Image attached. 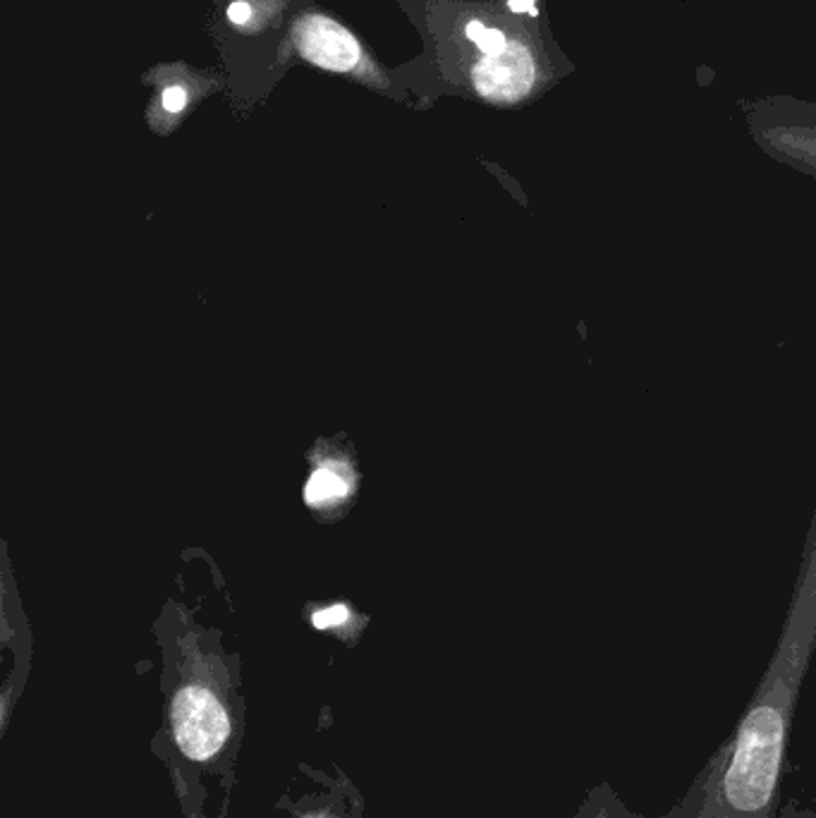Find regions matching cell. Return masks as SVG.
I'll return each mask as SVG.
<instances>
[{
    "label": "cell",
    "mask_w": 816,
    "mask_h": 818,
    "mask_svg": "<svg viewBox=\"0 0 816 818\" xmlns=\"http://www.w3.org/2000/svg\"><path fill=\"white\" fill-rule=\"evenodd\" d=\"M477 46L481 48V53L484 56H499L505 51V48H508V39H505V34L501 29H487L484 39H481Z\"/></svg>",
    "instance_id": "6"
},
{
    "label": "cell",
    "mask_w": 816,
    "mask_h": 818,
    "mask_svg": "<svg viewBox=\"0 0 816 818\" xmlns=\"http://www.w3.org/2000/svg\"><path fill=\"white\" fill-rule=\"evenodd\" d=\"M172 727L180 749L194 761L212 759L230 735L226 711L204 687H188L178 694L172 703Z\"/></svg>",
    "instance_id": "1"
},
{
    "label": "cell",
    "mask_w": 816,
    "mask_h": 818,
    "mask_svg": "<svg viewBox=\"0 0 816 818\" xmlns=\"http://www.w3.org/2000/svg\"><path fill=\"white\" fill-rule=\"evenodd\" d=\"M508 8H511L513 12H517V15H519V12H527V15L537 17V8H535V0H511V3H508Z\"/></svg>",
    "instance_id": "10"
},
{
    "label": "cell",
    "mask_w": 816,
    "mask_h": 818,
    "mask_svg": "<svg viewBox=\"0 0 816 818\" xmlns=\"http://www.w3.org/2000/svg\"><path fill=\"white\" fill-rule=\"evenodd\" d=\"M484 34H487V27H484V24H481L479 20H475V22H469V24H467V39H469V41L479 44L481 39H484Z\"/></svg>",
    "instance_id": "11"
},
{
    "label": "cell",
    "mask_w": 816,
    "mask_h": 818,
    "mask_svg": "<svg viewBox=\"0 0 816 818\" xmlns=\"http://www.w3.org/2000/svg\"><path fill=\"white\" fill-rule=\"evenodd\" d=\"M701 818H733V816H731V811H728V809L723 807V802H721V799H709L707 809H704Z\"/></svg>",
    "instance_id": "9"
},
{
    "label": "cell",
    "mask_w": 816,
    "mask_h": 818,
    "mask_svg": "<svg viewBox=\"0 0 816 818\" xmlns=\"http://www.w3.org/2000/svg\"><path fill=\"white\" fill-rule=\"evenodd\" d=\"M348 617H350V613H348V609H345V605H331V609L319 611L314 615V627L316 629L336 627V625H343Z\"/></svg>",
    "instance_id": "5"
},
{
    "label": "cell",
    "mask_w": 816,
    "mask_h": 818,
    "mask_svg": "<svg viewBox=\"0 0 816 818\" xmlns=\"http://www.w3.org/2000/svg\"><path fill=\"white\" fill-rule=\"evenodd\" d=\"M348 481H345V477H340L336 469H316V472L312 474V479L307 481L304 486V501L309 505H321V503H328V501H336V498H343V495H348Z\"/></svg>",
    "instance_id": "4"
},
{
    "label": "cell",
    "mask_w": 816,
    "mask_h": 818,
    "mask_svg": "<svg viewBox=\"0 0 816 818\" xmlns=\"http://www.w3.org/2000/svg\"><path fill=\"white\" fill-rule=\"evenodd\" d=\"M295 44L314 65L345 72L360 60V46L350 32L326 17H307L295 27Z\"/></svg>",
    "instance_id": "3"
},
{
    "label": "cell",
    "mask_w": 816,
    "mask_h": 818,
    "mask_svg": "<svg viewBox=\"0 0 816 818\" xmlns=\"http://www.w3.org/2000/svg\"><path fill=\"white\" fill-rule=\"evenodd\" d=\"M228 17H230L235 24L250 22V17H252V8H250V3H242V0H238V3H232V5L228 8Z\"/></svg>",
    "instance_id": "8"
},
{
    "label": "cell",
    "mask_w": 816,
    "mask_h": 818,
    "mask_svg": "<svg viewBox=\"0 0 816 818\" xmlns=\"http://www.w3.org/2000/svg\"><path fill=\"white\" fill-rule=\"evenodd\" d=\"M184 104H188V94H184L180 86H170V89L164 92V106L170 113H178V110L184 108Z\"/></svg>",
    "instance_id": "7"
},
{
    "label": "cell",
    "mask_w": 816,
    "mask_h": 818,
    "mask_svg": "<svg viewBox=\"0 0 816 818\" xmlns=\"http://www.w3.org/2000/svg\"><path fill=\"white\" fill-rule=\"evenodd\" d=\"M535 60L523 44H508L499 56H484L475 68L477 89L493 101H517L535 82Z\"/></svg>",
    "instance_id": "2"
},
{
    "label": "cell",
    "mask_w": 816,
    "mask_h": 818,
    "mask_svg": "<svg viewBox=\"0 0 816 818\" xmlns=\"http://www.w3.org/2000/svg\"><path fill=\"white\" fill-rule=\"evenodd\" d=\"M613 797L609 799V802H603V804H597V814H593V818H615L613 816Z\"/></svg>",
    "instance_id": "12"
}]
</instances>
